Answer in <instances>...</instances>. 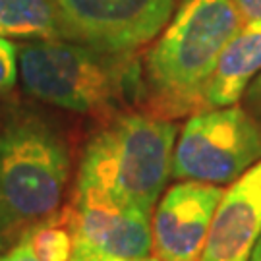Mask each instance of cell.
Here are the masks:
<instances>
[{"label":"cell","mask_w":261,"mask_h":261,"mask_svg":"<svg viewBox=\"0 0 261 261\" xmlns=\"http://www.w3.org/2000/svg\"><path fill=\"white\" fill-rule=\"evenodd\" d=\"M248 261H261V236H259V240H257V244H255V248H253V252Z\"/></svg>","instance_id":"cell-18"},{"label":"cell","mask_w":261,"mask_h":261,"mask_svg":"<svg viewBox=\"0 0 261 261\" xmlns=\"http://www.w3.org/2000/svg\"><path fill=\"white\" fill-rule=\"evenodd\" d=\"M259 236L261 161H257L224 190L199 261H248Z\"/></svg>","instance_id":"cell-9"},{"label":"cell","mask_w":261,"mask_h":261,"mask_svg":"<svg viewBox=\"0 0 261 261\" xmlns=\"http://www.w3.org/2000/svg\"><path fill=\"white\" fill-rule=\"evenodd\" d=\"M261 161V122L242 107L192 114L176 138L172 176L213 186L232 184Z\"/></svg>","instance_id":"cell-5"},{"label":"cell","mask_w":261,"mask_h":261,"mask_svg":"<svg viewBox=\"0 0 261 261\" xmlns=\"http://www.w3.org/2000/svg\"><path fill=\"white\" fill-rule=\"evenodd\" d=\"M223 186L182 180L168 188L151 219L153 255L159 261H199Z\"/></svg>","instance_id":"cell-7"},{"label":"cell","mask_w":261,"mask_h":261,"mask_svg":"<svg viewBox=\"0 0 261 261\" xmlns=\"http://www.w3.org/2000/svg\"><path fill=\"white\" fill-rule=\"evenodd\" d=\"M19 240L28 244L39 261H70L74 250L72 207H60L55 215L33 224Z\"/></svg>","instance_id":"cell-12"},{"label":"cell","mask_w":261,"mask_h":261,"mask_svg":"<svg viewBox=\"0 0 261 261\" xmlns=\"http://www.w3.org/2000/svg\"><path fill=\"white\" fill-rule=\"evenodd\" d=\"M261 74V21L248 19L224 47L207 85L205 111L232 107Z\"/></svg>","instance_id":"cell-10"},{"label":"cell","mask_w":261,"mask_h":261,"mask_svg":"<svg viewBox=\"0 0 261 261\" xmlns=\"http://www.w3.org/2000/svg\"><path fill=\"white\" fill-rule=\"evenodd\" d=\"M236 8L240 10L244 19H259L261 21V0H232Z\"/></svg>","instance_id":"cell-16"},{"label":"cell","mask_w":261,"mask_h":261,"mask_svg":"<svg viewBox=\"0 0 261 261\" xmlns=\"http://www.w3.org/2000/svg\"><path fill=\"white\" fill-rule=\"evenodd\" d=\"M0 261H39V259L35 257V253L31 252V248H29L28 244L23 242V240H19L10 252L0 255Z\"/></svg>","instance_id":"cell-15"},{"label":"cell","mask_w":261,"mask_h":261,"mask_svg":"<svg viewBox=\"0 0 261 261\" xmlns=\"http://www.w3.org/2000/svg\"><path fill=\"white\" fill-rule=\"evenodd\" d=\"M70 261H128V259H107V257H77V255H72ZM140 261H159L155 255H151V257H145V259H140Z\"/></svg>","instance_id":"cell-17"},{"label":"cell","mask_w":261,"mask_h":261,"mask_svg":"<svg viewBox=\"0 0 261 261\" xmlns=\"http://www.w3.org/2000/svg\"><path fill=\"white\" fill-rule=\"evenodd\" d=\"M66 41L107 53H138L165 29L174 0H53Z\"/></svg>","instance_id":"cell-6"},{"label":"cell","mask_w":261,"mask_h":261,"mask_svg":"<svg viewBox=\"0 0 261 261\" xmlns=\"http://www.w3.org/2000/svg\"><path fill=\"white\" fill-rule=\"evenodd\" d=\"M0 37L18 41L64 39L53 0H0Z\"/></svg>","instance_id":"cell-11"},{"label":"cell","mask_w":261,"mask_h":261,"mask_svg":"<svg viewBox=\"0 0 261 261\" xmlns=\"http://www.w3.org/2000/svg\"><path fill=\"white\" fill-rule=\"evenodd\" d=\"M244 109L261 122V74L253 80L244 93Z\"/></svg>","instance_id":"cell-14"},{"label":"cell","mask_w":261,"mask_h":261,"mask_svg":"<svg viewBox=\"0 0 261 261\" xmlns=\"http://www.w3.org/2000/svg\"><path fill=\"white\" fill-rule=\"evenodd\" d=\"M70 207L74 232L72 255L128 261L151 257V215L87 197H74Z\"/></svg>","instance_id":"cell-8"},{"label":"cell","mask_w":261,"mask_h":261,"mask_svg":"<svg viewBox=\"0 0 261 261\" xmlns=\"http://www.w3.org/2000/svg\"><path fill=\"white\" fill-rule=\"evenodd\" d=\"M178 126L149 112H118L85 143L74 197L153 217L172 176Z\"/></svg>","instance_id":"cell-2"},{"label":"cell","mask_w":261,"mask_h":261,"mask_svg":"<svg viewBox=\"0 0 261 261\" xmlns=\"http://www.w3.org/2000/svg\"><path fill=\"white\" fill-rule=\"evenodd\" d=\"M18 68L31 97L77 114L112 118L124 103L143 99L136 53H107L66 39L25 41L18 47Z\"/></svg>","instance_id":"cell-3"},{"label":"cell","mask_w":261,"mask_h":261,"mask_svg":"<svg viewBox=\"0 0 261 261\" xmlns=\"http://www.w3.org/2000/svg\"><path fill=\"white\" fill-rule=\"evenodd\" d=\"M18 72V47L10 39L0 37V95L14 89Z\"/></svg>","instance_id":"cell-13"},{"label":"cell","mask_w":261,"mask_h":261,"mask_svg":"<svg viewBox=\"0 0 261 261\" xmlns=\"http://www.w3.org/2000/svg\"><path fill=\"white\" fill-rule=\"evenodd\" d=\"M70 153L62 136L33 114H19L0 132V234L19 242L64 199Z\"/></svg>","instance_id":"cell-4"},{"label":"cell","mask_w":261,"mask_h":261,"mask_svg":"<svg viewBox=\"0 0 261 261\" xmlns=\"http://www.w3.org/2000/svg\"><path fill=\"white\" fill-rule=\"evenodd\" d=\"M2 248H6V242H4V238H2V234H0V250Z\"/></svg>","instance_id":"cell-19"},{"label":"cell","mask_w":261,"mask_h":261,"mask_svg":"<svg viewBox=\"0 0 261 261\" xmlns=\"http://www.w3.org/2000/svg\"><path fill=\"white\" fill-rule=\"evenodd\" d=\"M244 21L232 0H182L141 64L145 111L167 120L205 111L217 62Z\"/></svg>","instance_id":"cell-1"}]
</instances>
